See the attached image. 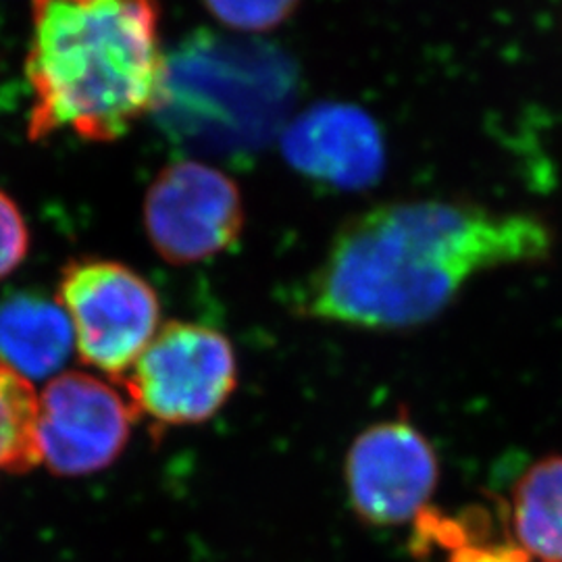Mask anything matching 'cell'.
Masks as SVG:
<instances>
[{"label":"cell","instance_id":"cell-1","mask_svg":"<svg viewBox=\"0 0 562 562\" xmlns=\"http://www.w3.org/2000/svg\"><path fill=\"white\" fill-rule=\"evenodd\" d=\"M552 227L525 211L454 201L387 202L341 225L296 288L315 322L402 331L434 322L477 276L550 257Z\"/></svg>","mask_w":562,"mask_h":562},{"label":"cell","instance_id":"cell-2","mask_svg":"<svg viewBox=\"0 0 562 562\" xmlns=\"http://www.w3.org/2000/svg\"><path fill=\"white\" fill-rule=\"evenodd\" d=\"M159 20V0H32L30 138L120 140L155 113L167 71Z\"/></svg>","mask_w":562,"mask_h":562},{"label":"cell","instance_id":"cell-3","mask_svg":"<svg viewBox=\"0 0 562 562\" xmlns=\"http://www.w3.org/2000/svg\"><path fill=\"white\" fill-rule=\"evenodd\" d=\"M296 80L292 60L276 46L196 32L167 57L155 115L188 148L250 157L280 132Z\"/></svg>","mask_w":562,"mask_h":562},{"label":"cell","instance_id":"cell-4","mask_svg":"<svg viewBox=\"0 0 562 562\" xmlns=\"http://www.w3.org/2000/svg\"><path fill=\"white\" fill-rule=\"evenodd\" d=\"M125 394L148 422L188 427L213 419L238 387V357L215 327L171 322L123 378Z\"/></svg>","mask_w":562,"mask_h":562},{"label":"cell","instance_id":"cell-5","mask_svg":"<svg viewBox=\"0 0 562 562\" xmlns=\"http://www.w3.org/2000/svg\"><path fill=\"white\" fill-rule=\"evenodd\" d=\"M55 299L69 317L81 361L109 378L123 380L161 329L155 288L123 262H67Z\"/></svg>","mask_w":562,"mask_h":562},{"label":"cell","instance_id":"cell-6","mask_svg":"<svg viewBox=\"0 0 562 562\" xmlns=\"http://www.w3.org/2000/svg\"><path fill=\"white\" fill-rule=\"evenodd\" d=\"M127 394L86 371H65L38 394V461L60 477L101 473L127 448L138 419Z\"/></svg>","mask_w":562,"mask_h":562},{"label":"cell","instance_id":"cell-7","mask_svg":"<svg viewBox=\"0 0 562 562\" xmlns=\"http://www.w3.org/2000/svg\"><path fill=\"white\" fill-rule=\"evenodd\" d=\"M244 222L238 183L206 162H171L146 192V236L173 265L209 261L229 250L240 240Z\"/></svg>","mask_w":562,"mask_h":562},{"label":"cell","instance_id":"cell-8","mask_svg":"<svg viewBox=\"0 0 562 562\" xmlns=\"http://www.w3.org/2000/svg\"><path fill=\"white\" fill-rule=\"evenodd\" d=\"M344 480L348 504L362 522L396 527L427 508L440 483V459L411 419H385L350 443Z\"/></svg>","mask_w":562,"mask_h":562},{"label":"cell","instance_id":"cell-9","mask_svg":"<svg viewBox=\"0 0 562 562\" xmlns=\"http://www.w3.org/2000/svg\"><path fill=\"white\" fill-rule=\"evenodd\" d=\"M281 155L308 180L361 190L380 180L385 148L378 123L362 109L322 102L281 130Z\"/></svg>","mask_w":562,"mask_h":562},{"label":"cell","instance_id":"cell-10","mask_svg":"<svg viewBox=\"0 0 562 562\" xmlns=\"http://www.w3.org/2000/svg\"><path fill=\"white\" fill-rule=\"evenodd\" d=\"M74 348V329L57 299L15 292L0 301V362L23 380L50 382Z\"/></svg>","mask_w":562,"mask_h":562},{"label":"cell","instance_id":"cell-11","mask_svg":"<svg viewBox=\"0 0 562 562\" xmlns=\"http://www.w3.org/2000/svg\"><path fill=\"white\" fill-rule=\"evenodd\" d=\"M508 521L513 542L536 562H562V454L533 462L515 483Z\"/></svg>","mask_w":562,"mask_h":562},{"label":"cell","instance_id":"cell-12","mask_svg":"<svg viewBox=\"0 0 562 562\" xmlns=\"http://www.w3.org/2000/svg\"><path fill=\"white\" fill-rule=\"evenodd\" d=\"M36 415L34 385L0 362V480L36 469Z\"/></svg>","mask_w":562,"mask_h":562},{"label":"cell","instance_id":"cell-13","mask_svg":"<svg viewBox=\"0 0 562 562\" xmlns=\"http://www.w3.org/2000/svg\"><path fill=\"white\" fill-rule=\"evenodd\" d=\"M209 13L223 25L261 34L280 27L299 9L301 0H202Z\"/></svg>","mask_w":562,"mask_h":562},{"label":"cell","instance_id":"cell-14","mask_svg":"<svg viewBox=\"0 0 562 562\" xmlns=\"http://www.w3.org/2000/svg\"><path fill=\"white\" fill-rule=\"evenodd\" d=\"M30 241V229L18 202L0 190V280L25 261Z\"/></svg>","mask_w":562,"mask_h":562},{"label":"cell","instance_id":"cell-15","mask_svg":"<svg viewBox=\"0 0 562 562\" xmlns=\"http://www.w3.org/2000/svg\"><path fill=\"white\" fill-rule=\"evenodd\" d=\"M446 562H536L515 542L492 543L487 540L464 543L450 550Z\"/></svg>","mask_w":562,"mask_h":562}]
</instances>
